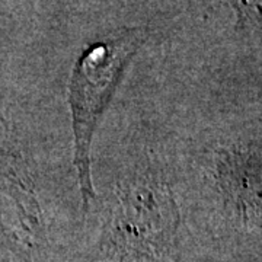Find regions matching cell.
Here are the masks:
<instances>
[{"label": "cell", "mask_w": 262, "mask_h": 262, "mask_svg": "<svg viewBox=\"0 0 262 262\" xmlns=\"http://www.w3.org/2000/svg\"><path fill=\"white\" fill-rule=\"evenodd\" d=\"M136 46L133 37L96 44L84 53L75 67L70 83V105L76 136V165L84 198L94 195L89 178V147L95 125L113 96Z\"/></svg>", "instance_id": "cell-1"}]
</instances>
